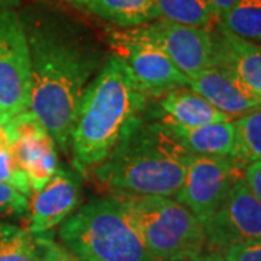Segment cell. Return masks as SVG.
Here are the masks:
<instances>
[{
	"instance_id": "obj_1",
	"label": "cell",
	"mask_w": 261,
	"mask_h": 261,
	"mask_svg": "<svg viewBox=\"0 0 261 261\" xmlns=\"http://www.w3.org/2000/svg\"><path fill=\"white\" fill-rule=\"evenodd\" d=\"M32 65L31 112L68 152L84 90L108 60L94 32L82 20L48 5L22 13Z\"/></svg>"
},
{
	"instance_id": "obj_2",
	"label": "cell",
	"mask_w": 261,
	"mask_h": 261,
	"mask_svg": "<svg viewBox=\"0 0 261 261\" xmlns=\"http://www.w3.org/2000/svg\"><path fill=\"white\" fill-rule=\"evenodd\" d=\"M151 100L121 57L109 54L84 90L71 130L70 149L77 171L102 163L145 116Z\"/></svg>"
},
{
	"instance_id": "obj_3",
	"label": "cell",
	"mask_w": 261,
	"mask_h": 261,
	"mask_svg": "<svg viewBox=\"0 0 261 261\" xmlns=\"http://www.w3.org/2000/svg\"><path fill=\"white\" fill-rule=\"evenodd\" d=\"M190 157L167 125L145 113L93 168L94 177L112 195L173 197L183 186Z\"/></svg>"
},
{
	"instance_id": "obj_4",
	"label": "cell",
	"mask_w": 261,
	"mask_h": 261,
	"mask_svg": "<svg viewBox=\"0 0 261 261\" xmlns=\"http://www.w3.org/2000/svg\"><path fill=\"white\" fill-rule=\"evenodd\" d=\"M58 238L80 261H155L112 195L77 207Z\"/></svg>"
},
{
	"instance_id": "obj_5",
	"label": "cell",
	"mask_w": 261,
	"mask_h": 261,
	"mask_svg": "<svg viewBox=\"0 0 261 261\" xmlns=\"http://www.w3.org/2000/svg\"><path fill=\"white\" fill-rule=\"evenodd\" d=\"M112 196L155 261H187L205 251L203 225L174 197Z\"/></svg>"
},
{
	"instance_id": "obj_6",
	"label": "cell",
	"mask_w": 261,
	"mask_h": 261,
	"mask_svg": "<svg viewBox=\"0 0 261 261\" xmlns=\"http://www.w3.org/2000/svg\"><path fill=\"white\" fill-rule=\"evenodd\" d=\"M32 65L22 19L13 9H0V108L13 118L31 109Z\"/></svg>"
},
{
	"instance_id": "obj_7",
	"label": "cell",
	"mask_w": 261,
	"mask_h": 261,
	"mask_svg": "<svg viewBox=\"0 0 261 261\" xmlns=\"http://www.w3.org/2000/svg\"><path fill=\"white\" fill-rule=\"evenodd\" d=\"M244 167V163L228 157L192 155L183 186L174 199L203 225L224 203L233 185L243 178Z\"/></svg>"
},
{
	"instance_id": "obj_8",
	"label": "cell",
	"mask_w": 261,
	"mask_h": 261,
	"mask_svg": "<svg viewBox=\"0 0 261 261\" xmlns=\"http://www.w3.org/2000/svg\"><path fill=\"white\" fill-rule=\"evenodd\" d=\"M206 248L224 254L235 245L261 244V202L240 178L205 224Z\"/></svg>"
},
{
	"instance_id": "obj_9",
	"label": "cell",
	"mask_w": 261,
	"mask_h": 261,
	"mask_svg": "<svg viewBox=\"0 0 261 261\" xmlns=\"http://www.w3.org/2000/svg\"><path fill=\"white\" fill-rule=\"evenodd\" d=\"M173 61L187 77L215 65V42L211 31L157 19L138 28L128 29Z\"/></svg>"
},
{
	"instance_id": "obj_10",
	"label": "cell",
	"mask_w": 261,
	"mask_h": 261,
	"mask_svg": "<svg viewBox=\"0 0 261 261\" xmlns=\"http://www.w3.org/2000/svg\"><path fill=\"white\" fill-rule=\"evenodd\" d=\"M112 54L121 57L140 87L155 99L178 87H189L187 75L159 48L135 38L128 29L115 31L109 38Z\"/></svg>"
},
{
	"instance_id": "obj_11",
	"label": "cell",
	"mask_w": 261,
	"mask_h": 261,
	"mask_svg": "<svg viewBox=\"0 0 261 261\" xmlns=\"http://www.w3.org/2000/svg\"><path fill=\"white\" fill-rule=\"evenodd\" d=\"M29 200L28 231L32 237L49 233L60 226L80 203V177L67 166L58 167L56 176Z\"/></svg>"
},
{
	"instance_id": "obj_12",
	"label": "cell",
	"mask_w": 261,
	"mask_h": 261,
	"mask_svg": "<svg viewBox=\"0 0 261 261\" xmlns=\"http://www.w3.org/2000/svg\"><path fill=\"white\" fill-rule=\"evenodd\" d=\"M189 87L229 119L261 109V97L218 65L187 77Z\"/></svg>"
},
{
	"instance_id": "obj_13",
	"label": "cell",
	"mask_w": 261,
	"mask_h": 261,
	"mask_svg": "<svg viewBox=\"0 0 261 261\" xmlns=\"http://www.w3.org/2000/svg\"><path fill=\"white\" fill-rule=\"evenodd\" d=\"M215 42V65L229 71L261 97V45L231 34L218 22L211 31Z\"/></svg>"
},
{
	"instance_id": "obj_14",
	"label": "cell",
	"mask_w": 261,
	"mask_h": 261,
	"mask_svg": "<svg viewBox=\"0 0 261 261\" xmlns=\"http://www.w3.org/2000/svg\"><path fill=\"white\" fill-rule=\"evenodd\" d=\"M147 115L177 128H196L206 123L231 121L190 87H178L155 97V109L148 106Z\"/></svg>"
},
{
	"instance_id": "obj_15",
	"label": "cell",
	"mask_w": 261,
	"mask_h": 261,
	"mask_svg": "<svg viewBox=\"0 0 261 261\" xmlns=\"http://www.w3.org/2000/svg\"><path fill=\"white\" fill-rule=\"evenodd\" d=\"M168 128L174 134L180 145L192 155L237 160V130L232 121L214 122L196 128Z\"/></svg>"
},
{
	"instance_id": "obj_16",
	"label": "cell",
	"mask_w": 261,
	"mask_h": 261,
	"mask_svg": "<svg viewBox=\"0 0 261 261\" xmlns=\"http://www.w3.org/2000/svg\"><path fill=\"white\" fill-rule=\"evenodd\" d=\"M79 8L122 29L138 28L159 19L155 0H80Z\"/></svg>"
},
{
	"instance_id": "obj_17",
	"label": "cell",
	"mask_w": 261,
	"mask_h": 261,
	"mask_svg": "<svg viewBox=\"0 0 261 261\" xmlns=\"http://www.w3.org/2000/svg\"><path fill=\"white\" fill-rule=\"evenodd\" d=\"M159 19L212 31L219 22L205 0H155Z\"/></svg>"
},
{
	"instance_id": "obj_18",
	"label": "cell",
	"mask_w": 261,
	"mask_h": 261,
	"mask_svg": "<svg viewBox=\"0 0 261 261\" xmlns=\"http://www.w3.org/2000/svg\"><path fill=\"white\" fill-rule=\"evenodd\" d=\"M219 22L233 35L261 45V0H238Z\"/></svg>"
},
{
	"instance_id": "obj_19",
	"label": "cell",
	"mask_w": 261,
	"mask_h": 261,
	"mask_svg": "<svg viewBox=\"0 0 261 261\" xmlns=\"http://www.w3.org/2000/svg\"><path fill=\"white\" fill-rule=\"evenodd\" d=\"M237 130V161L248 164L261 160V109L233 122Z\"/></svg>"
},
{
	"instance_id": "obj_20",
	"label": "cell",
	"mask_w": 261,
	"mask_h": 261,
	"mask_svg": "<svg viewBox=\"0 0 261 261\" xmlns=\"http://www.w3.org/2000/svg\"><path fill=\"white\" fill-rule=\"evenodd\" d=\"M0 261H41L35 238L22 229L18 235L0 244Z\"/></svg>"
},
{
	"instance_id": "obj_21",
	"label": "cell",
	"mask_w": 261,
	"mask_h": 261,
	"mask_svg": "<svg viewBox=\"0 0 261 261\" xmlns=\"http://www.w3.org/2000/svg\"><path fill=\"white\" fill-rule=\"evenodd\" d=\"M28 209L29 197L0 181V218H22L28 215Z\"/></svg>"
},
{
	"instance_id": "obj_22",
	"label": "cell",
	"mask_w": 261,
	"mask_h": 261,
	"mask_svg": "<svg viewBox=\"0 0 261 261\" xmlns=\"http://www.w3.org/2000/svg\"><path fill=\"white\" fill-rule=\"evenodd\" d=\"M0 181L15 187L22 195L27 197L32 195V190L29 186L27 174L16 166L10 152H2L0 151Z\"/></svg>"
},
{
	"instance_id": "obj_23",
	"label": "cell",
	"mask_w": 261,
	"mask_h": 261,
	"mask_svg": "<svg viewBox=\"0 0 261 261\" xmlns=\"http://www.w3.org/2000/svg\"><path fill=\"white\" fill-rule=\"evenodd\" d=\"M34 238L38 245L41 261H80L63 244L57 243L51 233H42Z\"/></svg>"
},
{
	"instance_id": "obj_24",
	"label": "cell",
	"mask_w": 261,
	"mask_h": 261,
	"mask_svg": "<svg viewBox=\"0 0 261 261\" xmlns=\"http://www.w3.org/2000/svg\"><path fill=\"white\" fill-rule=\"evenodd\" d=\"M226 261H261V244L235 245L224 252Z\"/></svg>"
},
{
	"instance_id": "obj_25",
	"label": "cell",
	"mask_w": 261,
	"mask_h": 261,
	"mask_svg": "<svg viewBox=\"0 0 261 261\" xmlns=\"http://www.w3.org/2000/svg\"><path fill=\"white\" fill-rule=\"evenodd\" d=\"M243 178L248 189L261 202V160L245 164Z\"/></svg>"
},
{
	"instance_id": "obj_26",
	"label": "cell",
	"mask_w": 261,
	"mask_h": 261,
	"mask_svg": "<svg viewBox=\"0 0 261 261\" xmlns=\"http://www.w3.org/2000/svg\"><path fill=\"white\" fill-rule=\"evenodd\" d=\"M206 3L214 10L216 18L221 19L228 10H231L237 5L238 0H205Z\"/></svg>"
},
{
	"instance_id": "obj_27",
	"label": "cell",
	"mask_w": 261,
	"mask_h": 261,
	"mask_svg": "<svg viewBox=\"0 0 261 261\" xmlns=\"http://www.w3.org/2000/svg\"><path fill=\"white\" fill-rule=\"evenodd\" d=\"M20 231H22V228L18 226V225L9 224V222H2L0 221V244L12 238V237H15V235H18Z\"/></svg>"
},
{
	"instance_id": "obj_28",
	"label": "cell",
	"mask_w": 261,
	"mask_h": 261,
	"mask_svg": "<svg viewBox=\"0 0 261 261\" xmlns=\"http://www.w3.org/2000/svg\"><path fill=\"white\" fill-rule=\"evenodd\" d=\"M187 261H226L225 260L224 254L216 251H211V250H205L202 251L199 255H196L193 258Z\"/></svg>"
},
{
	"instance_id": "obj_29",
	"label": "cell",
	"mask_w": 261,
	"mask_h": 261,
	"mask_svg": "<svg viewBox=\"0 0 261 261\" xmlns=\"http://www.w3.org/2000/svg\"><path fill=\"white\" fill-rule=\"evenodd\" d=\"M19 5V0H0V9H13Z\"/></svg>"
},
{
	"instance_id": "obj_30",
	"label": "cell",
	"mask_w": 261,
	"mask_h": 261,
	"mask_svg": "<svg viewBox=\"0 0 261 261\" xmlns=\"http://www.w3.org/2000/svg\"><path fill=\"white\" fill-rule=\"evenodd\" d=\"M60 2H67V3H71V5L79 6V2H80V0H60Z\"/></svg>"
}]
</instances>
